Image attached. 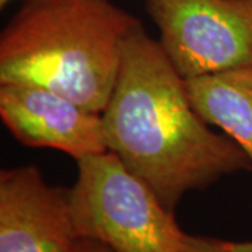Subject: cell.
Listing matches in <instances>:
<instances>
[{"label": "cell", "instance_id": "1", "mask_svg": "<svg viewBox=\"0 0 252 252\" xmlns=\"http://www.w3.org/2000/svg\"><path fill=\"white\" fill-rule=\"evenodd\" d=\"M101 115L108 152L172 213L190 190L252 172L243 149L199 117L185 79L139 20L124 39L117 81Z\"/></svg>", "mask_w": 252, "mask_h": 252}, {"label": "cell", "instance_id": "2", "mask_svg": "<svg viewBox=\"0 0 252 252\" xmlns=\"http://www.w3.org/2000/svg\"><path fill=\"white\" fill-rule=\"evenodd\" d=\"M136 21L112 0H26L0 32V83L42 86L101 114Z\"/></svg>", "mask_w": 252, "mask_h": 252}, {"label": "cell", "instance_id": "3", "mask_svg": "<svg viewBox=\"0 0 252 252\" xmlns=\"http://www.w3.org/2000/svg\"><path fill=\"white\" fill-rule=\"evenodd\" d=\"M69 189L73 223L80 238L114 252H180L187 238L152 189L111 152L77 161Z\"/></svg>", "mask_w": 252, "mask_h": 252}, {"label": "cell", "instance_id": "4", "mask_svg": "<svg viewBox=\"0 0 252 252\" xmlns=\"http://www.w3.org/2000/svg\"><path fill=\"white\" fill-rule=\"evenodd\" d=\"M146 10L184 79L252 69V0H146Z\"/></svg>", "mask_w": 252, "mask_h": 252}, {"label": "cell", "instance_id": "5", "mask_svg": "<svg viewBox=\"0 0 252 252\" xmlns=\"http://www.w3.org/2000/svg\"><path fill=\"white\" fill-rule=\"evenodd\" d=\"M0 118L27 147L54 149L76 161L108 152L102 115L42 86L0 83Z\"/></svg>", "mask_w": 252, "mask_h": 252}, {"label": "cell", "instance_id": "6", "mask_svg": "<svg viewBox=\"0 0 252 252\" xmlns=\"http://www.w3.org/2000/svg\"><path fill=\"white\" fill-rule=\"evenodd\" d=\"M79 240L69 189L35 165L0 171V252H74Z\"/></svg>", "mask_w": 252, "mask_h": 252}, {"label": "cell", "instance_id": "7", "mask_svg": "<svg viewBox=\"0 0 252 252\" xmlns=\"http://www.w3.org/2000/svg\"><path fill=\"white\" fill-rule=\"evenodd\" d=\"M185 87L199 117L230 136L252 165V69L185 79Z\"/></svg>", "mask_w": 252, "mask_h": 252}, {"label": "cell", "instance_id": "8", "mask_svg": "<svg viewBox=\"0 0 252 252\" xmlns=\"http://www.w3.org/2000/svg\"><path fill=\"white\" fill-rule=\"evenodd\" d=\"M180 252H227L221 244V240L212 237L187 234L184 245Z\"/></svg>", "mask_w": 252, "mask_h": 252}, {"label": "cell", "instance_id": "9", "mask_svg": "<svg viewBox=\"0 0 252 252\" xmlns=\"http://www.w3.org/2000/svg\"><path fill=\"white\" fill-rule=\"evenodd\" d=\"M74 252H114L108 245L91 238H80Z\"/></svg>", "mask_w": 252, "mask_h": 252}, {"label": "cell", "instance_id": "10", "mask_svg": "<svg viewBox=\"0 0 252 252\" xmlns=\"http://www.w3.org/2000/svg\"><path fill=\"white\" fill-rule=\"evenodd\" d=\"M221 244L227 252H252V241H224Z\"/></svg>", "mask_w": 252, "mask_h": 252}, {"label": "cell", "instance_id": "11", "mask_svg": "<svg viewBox=\"0 0 252 252\" xmlns=\"http://www.w3.org/2000/svg\"><path fill=\"white\" fill-rule=\"evenodd\" d=\"M9 1L10 0H0V7H4Z\"/></svg>", "mask_w": 252, "mask_h": 252}]
</instances>
